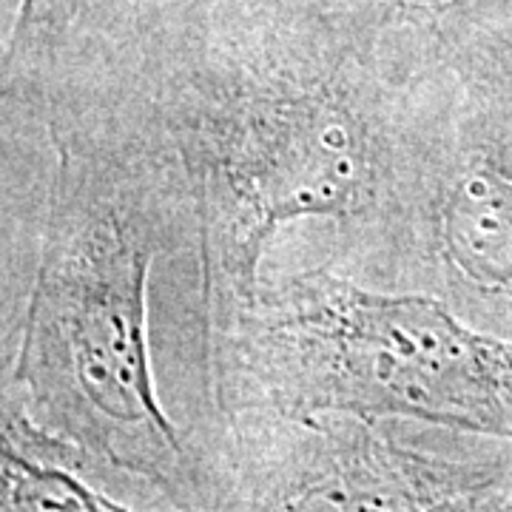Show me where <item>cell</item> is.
I'll use <instances>...</instances> for the list:
<instances>
[{"label":"cell","mask_w":512,"mask_h":512,"mask_svg":"<svg viewBox=\"0 0 512 512\" xmlns=\"http://www.w3.org/2000/svg\"><path fill=\"white\" fill-rule=\"evenodd\" d=\"M382 29L350 3L265 12L160 43L100 80L37 89L106 103L180 165L211 345L251 308L279 228L333 222L353 259L382 220L410 72L387 60Z\"/></svg>","instance_id":"obj_1"},{"label":"cell","mask_w":512,"mask_h":512,"mask_svg":"<svg viewBox=\"0 0 512 512\" xmlns=\"http://www.w3.org/2000/svg\"><path fill=\"white\" fill-rule=\"evenodd\" d=\"M55 12L57 0H20L18 20H15L9 52H6V69H18L35 55V49L46 35Z\"/></svg>","instance_id":"obj_7"},{"label":"cell","mask_w":512,"mask_h":512,"mask_svg":"<svg viewBox=\"0 0 512 512\" xmlns=\"http://www.w3.org/2000/svg\"><path fill=\"white\" fill-rule=\"evenodd\" d=\"M37 103L55 168L12 365L15 402L83 467L126 473L180 512H202L214 458L191 450L165 413L148 328L157 259L200 265L180 165L94 97L49 89Z\"/></svg>","instance_id":"obj_2"},{"label":"cell","mask_w":512,"mask_h":512,"mask_svg":"<svg viewBox=\"0 0 512 512\" xmlns=\"http://www.w3.org/2000/svg\"><path fill=\"white\" fill-rule=\"evenodd\" d=\"M353 262L512 339V60L410 66L393 188Z\"/></svg>","instance_id":"obj_4"},{"label":"cell","mask_w":512,"mask_h":512,"mask_svg":"<svg viewBox=\"0 0 512 512\" xmlns=\"http://www.w3.org/2000/svg\"><path fill=\"white\" fill-rule=\"evenodd\" d=\"M205 512H501L504 456L453 453L359 416H237Z\"/></svg>","instance_id":"obj_5"},{"label":"cell","mask_w":512,"mask_h":512,"mask_svg":"<svg viewBox=\"0 0 512 512\" xmlns=\"http://www.w3.org/2000/svg\"><path fill=\"white\" fill-rule=\"evenodd\" d=\"M350 3L359 6L379 26H399V23H424L478 0H350Z\"/></svg>","instance_id":"obj_8"},{"label":"cell","mask_w":512,"mask_h":512,"mask_svg":"<svg viewBox=\"0 0 512 512\" xmlns=\"http://www.w3.org/2000/svg\"><path fill=\"white\" fill-rule=\"evenodd\" d=\"M80 467L15 399L3 402L0 512H131L97 490Z\"/></svg>","instance_id":"obj_6"},{"label":"cell","mask_w":512,"mask_h":512,"mask_svg":"<svg viewBox=\"0 0 512 512\" xmlns=\"http://www.w3.org/2000/svg\"><path fill=\"white\" fill-rule=\"evenodd\" d=\"M222 419L359 416L512 441V339L336 268L262 279L211 345Z\"/></svg>","instance_id":"obj_3"}]
</instances>
